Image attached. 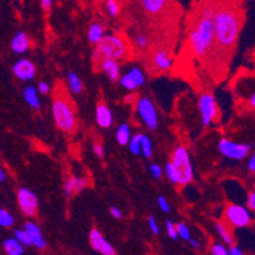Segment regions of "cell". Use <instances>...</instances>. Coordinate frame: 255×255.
<instances>
[{"mask_svg": "<svg viewBox=\"0 0 255 255\" xmlns=\"http://www.w3.org/2000/svg\"><path fill=\"white\" fill-rule=\"evenodd\" d=\"M212 22L215 28V41L225 48L235 45L240 31V19L238 13L233 9H217L212 15Z\"/></svg>", "mask_w": 255, "mask_h": 255, "instance_id": "1", "label": "cell"}, {"mask_svg": "<svg viewBox=\"0 0 255 255\" xmlns=\"http://www.w3.org/2000/svg\"><path fill=\"white\" fill-rule=\"evenodd\" d=\"M52 116L55 124L61 131L73 132L76 127V120L70 103L64 98H55L52 102Z\"/></svg>", "mask_w": 255, "mask_h": 255, "instance_id": "2", "label": "cell"}, {"mask_svg": "<svg viewBox=\"0 0 255 255\" xmlns=\"http://www.w3.org/2000/svg\"><path fill=\"white\" fill-rule=\"evenodd\" d=\"M175 173H177V184L187 185L193 180V166H192L191 156L184 146H179L173 152L171 160Z\"/></svg>", "mask_w": 255, "mask_h": 255, "instance_id": "3", "label": "cell"}, {"mask_svg": "<svg viewBox=\"0 0 255 255\" xmlns=\"http://www.w3.org/2000/svg\"><path fill=\"white\" fill-rule=\"evenodd\" d=\"M97 50L101 53L102 57H108V59L122 60L126 57L127 47L124 38L117 34H107L101 38L97 43Z\"/></svg>", "mask_w": 255, "mask_h": 255, "instance_id": "4", "label": "cell"}, {"mask_svg": "<svg viewBox=\"0 0 255 255\" xmlns=\"http://www.w3.org/2000/svg\"><path fill=\"white\" fill-rule=\"evenodd\" d=\"M225 219L227 224H230L233 227L236 229H243V227L249 226L252 222V215L250 210L243 207L239 205H230L227 206L225 211Z\"/></svg>", "mask_w": 255, "mask_h": 255, "instance_id": "5", "label": "cell"}, {"mask_svg": "<svg viewBox=\"0 0 255 255\" xmlns=\"http://www.w3.org/2000/svg\"><path fill=\"white\" fill-rule=\"evenodd\" d=\"M253 145H245V143H238L234 141L222 138L219 143V150L224 156L233 160H243L249 155L250 149Z\"/></svg>", "mask_w": 255, "mask_h": 255, "instance_id": "6", "label": "cell"}, {"mask_svg": "<svg viewBox=\"0 0 255 255\" xmlns=\"http://www.w3.org/2000/svg\"><path fill=\"white\" fill-rule=\"evenodd\" d=\"M137 112L140 115L143 124L149 127L150 129H156L159 125L157 120V112L155 110V106L149 98H141L137 102Z\"/></svg>", "mask_w": 255, "mask_h": 255, "instance_id": "7", "label": "cell"}, {"mask_svg": "<svg viewBox=\"0 0 255 255\" xmlns=\"http://www.w3.org/2000/svg\"><path fill=\"white\" fill-rule=\"evenodd\" d=\"M18 205L25 216L34 217L38 210V198L27 188H19L18 191Z\"/></svg>", "mask_w": 255, "mask_h": 255, "instance_id": "8", "label": "cell"}, {"mask_svg": "<svg viewBox=\"0 0 255 255\" xmlns=\"http://www.w3.org/2000/svg\"><path fill=\"white\" fill-rule=\"evenodd\" d=\"M199 112L202 116V124L210 126L213 120L217 117V104L212 94H203L198 102Z\"/></svg>", "mask_w": 255, "mask_h": 255, "instance_id": "9", "label": "cell"}, {"mask_svg": "<svg viewBox=\"0 0 255 255\" xmlns=\"http://www.w3.org/2000/svg\"><path fill=\"white\" fill-rule=\"evenodd\" d=\"M90 245H92L93 250L99 254L103 255H115L116 254V249L112 247V245L103 238L101 231L98 229H93L90 231Z\"/></svg>", "mask_w": 255, "mask_h": 255, "instance_id": "10", "label": "cell"}, {"mask_svg": "<svg viewBox=\"0 0 255 255\" xmlns=\"http://www.w3.org/2000/svg\"><path fill=\"white\" fill-rule=\"evenodd\" d=\"M121 82V85L127 90H135L136 88L141 87L145 84V75L138 68H132L125 75L120 76L118 79Z\"/></svg>", "mask_w": 255, "mask_h": 255, "instance_id": "11", "label": "cell"}, {"mask_svg": "<svg viewBox=\"0 0 255 255\" xmlns=\"http://www.w3.org/2000/svg\"><path fill=\"white\" fill-rule=\"evenodd\" d=\"M13 73L19 80L29 82L36 75V66L28 59H20L13 65Z\"/></svg>", "mask_w": 255, "mask_h": 255, "instance_id": "12", "label": "cell"}, {"mask_svg": "<svg viewBox=\"0 0 255 255\" xmlns=\"http://www.w3.org/2000/svg\"><path fill=\"white\" fill-rule=\"evenodd\" d=\"M197 32L199 36L202 37V39L212 48L213 43H215V28H213V22L212 17H205L201 15L196 25Z\"/></svg>", "mask_w": 255, "mask_h": 255, "instance_id": "13", "label": "cell"}, {"mask_svg": "<svg viewBox=\"0 0 255 255\" xmlns=\"http://www.w3.org/2000/svg\"><path fill=\"white\" fill-rule=\"evenodd\" d=\"M189 46H191V50L194 53V56L197 57L205 56L206 53L211 50L210 46L203 41L196 28L192 29L191 33H189Z\"/></svg>", "mask_w": 255, "mask_h": 255, "instance_id": "14", "label": "cell"}, {"mask_svg": "<svg viewBox=\"0 0 255 255\" xmlns=\"http://www.w3.org/2000/svg\"><path fill=\"white\" fill-rule=\"evenodd\" d=\"M99 68L107 74L111 82H117L121 76V68L117 60L108 59V57H102L98 62Z\"/></svg>", "mask_w": 255, "mask_h": 255, "instance_id": "15", "label": "cell"}, {"mask_svg": "<svg viewBox=\"0 0 255 255\" xmlns=\"http://www.w3.org/2000/svg\"><path fill=\"white\" fill-rule=\"evenodd\" d=\"M24 230L27 231V234L29 235L32 240V244L37 248V249H45L47 247V243H46L45 238H43L42 233H41V229L37 226L34 222H27L24 225Z\"/></svg>", "mask_w": 255, "mask_h": 255, "instance_id": "16", "label": "cell"}, {"mask_svg": "<svg viewBox=\"0 0 255 255\" xmlns=\"http://www.w3.org/2000/svg\"><path fill=\"white\" fill-rule=\"evenodd\" d=\"M96 120L97 124L101 127H103V128H108V127L112 126L113 115L112 111L110 110V107L103 103L98 104L96 111Z\"/></svg>", "mask_w": 255, "mask_h": 255, "instance_id": "17", "label": "cell"}, {"mask_svg": "<svg viewBox=\"0 0 255 255\" xmlns=\"http://www.w3.org/2000/svg\"><path fill=\"white\" fill-rule=\"evenodd\" d=\"M87 185H88V182L87 179H84V178H78V177L69 178L64 184L65 196L68 197V198H70L74 193H78V192L83 191Z\"/></svg>", "mask_w": 255, "mask_h": 255, "instance_id": "18", "label": "cell"}, {"mask_svg": "<svg viewBox=\"0 0 255 255\" xmlns=\"http://www.w3.org/2000/svg\"><path fill=\"white\" fill-rule=\"evenodd\" d=\"M168 0H140V5L149 15L160 14L165 9Z\"/></svg>", "mask_w": 255, "mask_h": 255, "instance_id": "19", "label": "cell"}, {"mask_svg": "<svg viewBox=\"0 0 255 255\" xmlns=\"http://www.w3.org/2000/svg\"><path fill=\"white\" fill-rule=\"evenodd\" d=\"M11 50L18 55H23L29 48V38L24 32H18L11 39Z\"/></svg>", "mask_w": 255, "mask_h": 255, "instance_id": "20", "label": "cell"}, {"mask_svg": "<svg viewBox=\"0 0 255 255\" xmlns=\"http://www.w3.org/2000/svg\"><path fill=\"white\" fill-rule=\"evenodd\" d=\"M154 65H155V68L159 69L160 71L169 70L171 66L170 55L164 50L156 51L154 55Z\"/></svg>", "mask_w": 255, "mask_h": 255, "instance_id": "21", "label": "cell"}, {"mask_svg": "<svg viewBox=\"0 0 255 255\" xmlns=\"http://www.w3.org/2000/svg\"><path fill=\"white\" fill-rule=\"evenodd\" d=\"M4 250L8 255H22L24 253V247L15 238H9L4 241Z\"/></svg>", "mask_w": 255, "mask_h": 255, "instance_id": "22", "label": "cell"}, {"mask_svg": "<svg viewBox=\"0 0 255 255\" xmlns=\"http://www.w3.org/2000/svg\"><path fill=\"white\" fill-rule=\"evenodd\" d=\"M23 97L24 101L33 108V110H39L41 108V101L37 94V89L34 87H27L23 90Z\"/></svg>", "mask_w": 255, "mask_h": 255, "instance_id": "23", "label": "cell"}, {"mask_svg": "<svg viewBox=\"0 0 255 255\" xmlns=\"http://www.w3.org/2000/svg\"><path fill=\"white\" fill-rule=\"evenodd\" d=\"M103 36H104L103 25H102L101 23H93V24L89 27V31H88V38H89L90 42L97 45Z\"/></svg>", "mask_w": 255, "mask_h": 255, "instance_id": "24", "label": "cell"}, {"mask_svg": "<svg viewBox=\"0 0 255 255\" xmlns=\"http://www.w3.org/2000/svg\"><path fill=\"white\" fill-rule=\"evenodd\" d=\"M129 137H131V131H129V127L128 125L124 124L121 125L117 129V133H116V138H117V142L120 145L125 146L128 143Z\"/></svg>", "mask_w": 255, "mask_h": 255, "instance_id": "25", "label": "cell"}, {"mask_svg": "<svg viewBox=\"0 0 255 255\" xmlns=\"http://www.w3.org/2000/svg\"><path fill=\"white\" fill-rule=\"evenodd\" d=\"M216 229H217V233H219V235L221 236L222 240H224L225 243L229 245V247L234 244V239H233V236H231L230 231H229V227H227L226 225H224L222 222L217 221L216 222Z\"/></svg>", "mask_w": 255, "mask_h": 255, "instance_id": "26", "label": "cell"}, {"mask_svg": "<svg viewBox=\"0 0 255 255\" xmlns=\"http://www.w3.org/2000/svg\"><path fill=\"white\" fill-rule=\"evenodd\" d=\"M68 82H69V87H70L71 92L75 93V94H80L83 92V83L80 80L78 75L75 73H70L68 76Z\"/></svg>", "mask_w": 255, "mask_h": 255, "instance_id": "27", "label": "cell"}, {"mask_svg": "<svg viewBox=\"0 0 255 255\" xmlns=\"http://www.w3.org/2000/svg\"><path fill=\"white\" fill-rule=\"evenodd\" d=\"M141 136H142V133H136L135 136H131V137H129V151L133 155L141 154Z\"/></svg>", "mask_w": 255, "mask_h": 255, "instance_id": "28", "label": "cell"}, {"mask_svg": "<svg viewBox=\"0 0 255 255\" xmlns=\"http://www.w3.org/2000/svg\"><path fill=\"white\" fill-rule=\"evenodd\" d=\"M141 152H142V155L146 159H149V157L152 156L151 141H150V138L145 135L141 136Z\"/></svg>", "mask_w": 255, "mask_h": 255, "instance_id": "29", "label": "cell"}, {"mask_svg": "<svg viewBox=\"0 0 255 255\" xmlns=\"http://www.w3.org/2000/svg\"><path fill=\"white\" fill-rule=\"evenodd\" d=\"M13 225H14V217L11 216V213L4 208H0V226L11 227Z\"/></svg>", "mask_w": 255, "mask_h": 255, "instance_id": "30", "label": "cell"}, {"mask_svg": "<svg viewBox=\"0 0 255 255\" xmlns=\"http://www.w3.org/2000/svg\"><path fill=\"white\" fill-rule=\"evenodd\" d=\"M14 236L15 239H17L18 241H19L20 244L23 245V247H32V240L31 238H29V235L27 234V231L25 230H17L14 233Z\"/></svg>", "mask_w": 255, "mask_h": 255, "instance_id": "31", "label": "cell"}, {"mask_svg": "<svg viewBox=\"0 0 255 255\" xmlns=\"http://www.w3.org/2000/svg\"><path fill=\"white\" fill-rule=\"evenodd\" d=\"M106 5L111 17H117L120 14V3L117 0H107Z\"/></svg>", "mask_w": 255, "mask_h": 255, "instance_id": "32", "label": "cell"}, {"mask_svg": "<svg viewBox=\"0 0 255 255\" xmlns=\"http://www.w3.org/2000/svg\"><path fill=\"white\" fill-rule=\"evenodd\" d=\"M175 227H177V234L179 238H182L183 240H189V238H191V233H189V229H188L187 225L179 222V224L175 225Z\"/></svg>", "mask_w": 255, "mask_h": 255, "instance_id": "33", "label": "cell"}, {"mask_svg": "<svg viewBox=\"0 0 255 255\" xmlns=\"http://www.w3.org/2000/svg\"><path fill=\"white\" fill-rule=\"evenodd\" d=\"M165 173H166V177L169 178V180H170L171 183H174V184H177V173H175V169H174L171 161L166 164Z\"/></svg>", "mask_w": 255, "mask_h": 255, "instance_id": "34", "label": "cell"}, {"mask_svg": "<svg viewBox=\"0 0 255 255\" xmlns=\"http://www.w3.org/2000/svg\"><path fill=\"white\" fill-rule=\"evenodd\" d=\"M166 231H168V235L170 239H177V227L171 221H166Z\"/></svg>", "mask_w": 255, "mask_h": 255, "instance_id": "35", "label": "cell"}, {"mask_svg": "<svg viewBox=\"0 0 255 255\" xmlns=\"http://www.w3.org/2000/svg\"><path fill=\"white\" fill-rule=\"evenodd\" d=\"M211 252H212L213 255H227L226 247H224L222 244H213Z\"/></svg>", "mask_w": 255, "mask_h": 255, "instance_id": "36", "label": "cell"}, {"mask_svg": "<svg viewBox=\"0 0 255 255\" xmlns=\"http://www.w3.org/2000/svg\"><path fill=\"white\" fill-rule=\"evenodd\" d=\"M136 45L140 48H147V46H149V38H147V36H145V34L137 36V38H136Z\"/></svg>", "mask_w": 255, "mask_h": 255, "instance_id": "37", "label": "cell"}, {"mask_svg": "<svg viewBox=\"0 0 255 255\" xmlns=\"http://www.w3.org/2000/svg\"><path fill=\"white\" fill-rule=\"evenodd\" d=\"M150 171H151L152 177H154L155 179H159V178H161V175H163V169L160 168L157 164L150 165Z\"/></svg>", "mask_w": 255, "mask_h": 255, "instance_id": "38", "label": "cell"}, {"mask_svg": "<svg viewBox=\"0 0 255 255\" xmlns=\"http://www.w3.org/2000/svg\"><path fill=\"white\" fill-rule=\"evenodd\" d=\"M157 205H159V207L161 208V211L163 212H169L170 211V206H169L168 201H166L165 197L160 196L159 199H157Z\"/></svg>", "mask_w": 255, "mask_h": 255, "instance_id": "39", "label": "cell"}, {"mask_svg": "<svg viewBox=\"0 0 255 255\" xmlns=\"http://www.w3.org/2000/svg\"><path fill=\"white\" fill-rule=\"evenodd\" d=\"M37 90H38L41 94H43V96H46V94H48L51 90V87L48 83L46 82H39L38 83V87H37Z\"/></svg>", "mask_w": 255, "mask_h": 255, "instance_id": "40", "label": "cell"}, {"mask_svg": "<svg viewBox=\"0 0 255 255\" xmlns=\"http://www.w3.org/2000/svg\"><path fill=\"white\" fill-rule=\"evenodd\" d=\"M247 207H248V210H250V211L255 210V193L254 192L249 193V196H248Z\"/></svg>", "mask_w": 255, "mask_h": 255, "instance_id": "41", "label": "cell"}, {"mask_svg": "<svg viewBox=\"0 0 255 255\" xmlns=\"http://www.w3.org/2000/svg\"><path fill=\"white\" fill-rule=\"evenodd\" d=\"M149 226H150V230H151V233L154 234V235H157V234H159V226H157L156 224V220H155L152 216L149 219Z\"/></svg>", "mask_w": 255, "mask_h": 255, "instance_id": "42", "label": "cell"}, {"mask_svg": "<svg viewBox=\"0 0 255 255\" xmlns=\"http://www.w3.org/2000/svg\"><path fill=\"white\" fill-rule=\"evenodd\" d=\"M93 151H94V154H96L97 156L101 157V159L104 156V149L99 145V143H94V145H93Z\"/></svg>", "mask_w": 255, "mask_h": 255, "instance_id": "43", "label": "cell"}, {"mask_svg": "<svg viewBox=\"0 0 255 255\" xmlns=\"http://www.w3.org/2000/svg\"><path fill=\"white\" fill-rule=\"evenodd\" d=\"M227 254L230 255H243V250L240 249L239 247H236V245H230V249L227 250Z\"/></svg>", "mask_w": 255, "mask_h": 255, "instance_id": "44", "label": "cell"}, {"mask_svg": "<svg viewBox=\"0 0 255 255\" xmlns=\"http://www.w3.org/2000/svg\"><path fill=\"white\" fill-rule=\"evenodd\" d=\"M111 213H112V216L115 217V219H117V220H122V217H124V215H122L121 210H120V208H117V207L111 208Z\"/></svg>", "mask_w": 255, "mask_h": 255, "instance_id": "45", "label": "cell"}, {"mask_svg": "<svg viewBox=\"0 0 255 255\" xmlns=\"http://www.w3.org/2000/svg\"><path fill=\"white\" fill-rule=\"evenodd\" d=\"M41 5L45 10H50L52 8V0H41Z\"/></svg>", "mask_w": 255, "mask_h": 255, "instance_id": "46", "label": "cell"}, {"mask_svg": "<svg viewBox=\"0 0 255 255\" xmlns=\"http://www.w3.org/2000/svg\"><path fill=\"white\" fill-rule=\"evenodd\" d=\"M248 169H249L250 171L255 170V156L254 155H252V156L249 157V161H248Z\"/></svg>", "mask_w": 255, "mask_h": 255, "instance_id": "47", "label": "cell"}, {"mask_svg": "<svg viewBox=\"0 0 255 255\" xmlns=\"http://www.w3.org/2000/svg\"><path fill=\"white\" fill-rule=\"evenodd\" d=\"M189 244H191V247L193 248V249H196V250H198L199 248H201V244H199V241L197 240V239H192V238H189Z\"/></svg>", "mask_w": 255, "mask_h": 255, "instance_id": "48", "label": "cell"}, {"mask_svg": "<svg viewBox=\"0 0 255 255\" xmlns=\"http://www.w3.org/2000/svg\"><path fill=\"white\" fill-rule=\"evenodd\" d=\"M5 179H6V173L4 171V169L0 168V183L5 182Z\"/></svg>", "mask_w": 255, "mask_h": 255, "instance_id": "49", "label": "cell"}, {"mask_svg": "<svg viewBox=\"0 0 255 255\" xmlns=\"http://www.w3.org/2000/svg\"><path fill=\"white\" fill-rule=\"evenodd\" d=\"M250 106H252V108H254L255 107V96L253 94L252 98H250Z\"/></svg>", "mask_w": 255, "mask_h": 255, "instance_id": "50", "label": "cell"}]
</instances>
